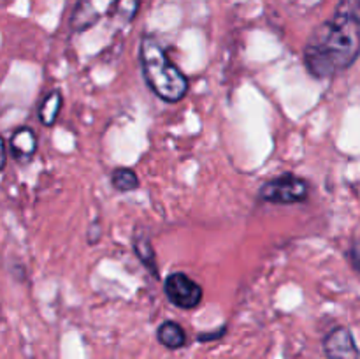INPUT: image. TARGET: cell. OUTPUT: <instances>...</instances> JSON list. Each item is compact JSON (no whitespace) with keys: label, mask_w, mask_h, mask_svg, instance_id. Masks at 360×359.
<instances>
[{"label":"cell","mask_w":360,"mask_h":359,"mask_svg":"<svg viewBox=\"0 0 360 359\" xmlns=\"http://www.w3.org/2000/svg\"><path fill=\"white\" fill-rule=\"evenodd\" d=\"M143 76L150 90L162 101L174 104L188 94L190 81L181 69L169 58L167 51L151 35H144L139 46Z\"/></svg>","instance_id":"2"},{"label":"cell","mask_w":360,"mask_h":359,"mask_svg":"<svg viewBox=\"0 0 360 359\" xmlns=\"http://www.w3.org/2000/svg\"><path fill=\"white\" fill-rule=\"evenodd\" d=\"M9 148L11 155L18 164H27L37 151V136L30 127H20L11 136Z\"/></svg>","instance_id":"6"},{"label":"cell","mask_w":360,"mask_h":359,"mask_svg":"<svg viewBox=\"0 0 360 359\" xmlns=\"http://www.w3.org/2000/svg\"><path fill=\"white\" fill-rule=\"evenodd\" d=\"M88 236H90V238H88V241L91 243V245H94V243H97L98 239H101V222H91V225H90V232H88Z\"/></svg>","instance_id":"15"},{"label":"cell","mask_w":360,"mask_h":359,"mask_svg":"<svg viewBox=\"0 0 360 359\" xmlns=\"http://www.w3.org/2000/svg\"><path fill=\"white\" fill-rule=\"evenodd\" d=\"M322 348L327 359H360L357 341L347 326L333 327L323 336Z\"/></svg>","instance_id":"5"},{"label":"cell","mask_w":360,"mask_h":359,"mask_svg":"<svg viewBox=\"0 0 360 359\" xmlns=\"http://www.w3.org/2000/svg\"><path fill=\"white\" fill-rule=\"evenodd\" d=\"M157 340L169 351H178L186 345V333L181 324L174 322V320H165L158 326Z\"/></svg>","instance_id":"7"},{"label":"cell","mask_w":360,"mask_h":359,"mask_svg":"<svg viewBox=\"0 0 360 359\" xmlns=\"http://www.w3.org/2000/svg\"><path fill=\"white\" fill-rule=\"evenodd\" d=\"M360 56V0H340L329 20L306 41L302 58L316 80H329L350 69Z\"/></svg>","instance_id":"1"},{"label":"cell","mask_w":360,"mask_h":359,"mask_svg":"<svg viewBox=\"0 0 360 359\" xmlns=\"http://www.w3.org/2000/svg\"><path fill=\"white\" fill-rule=\"evenodd\" d=\"M165 298L169 303L181 310H193L202 303L204 291L193 278H190L186 273L176 271L165 278L164 284Z\"/></svg>","instance_id":"4"},{"label":"cell","mask_w":360,"mask_h":359,"mask_svg":"<svg viewBox=\"0 0 360 359\" xmlns=\"http://www.w3.org/2000/svg\"><path fill=\"white\" fill-rule=\"evenodd\" d=\"M111 185L118 192H132L139 187V176L130 168H116L111 172Z\"/></svg>","instance_id":"11"},{"label":"cell","mask_w":360,"mask_h":359,"mask_svg":"<svg viewBox=\"0 0 360 359\" xmlns=\"http://www.w3.org/2000/svg\"><path fill=\"white\" fill-rule=\"evenodd\" d=\"M134 252H136L137 259L146 266V270L153 273V277H158L157 256H155V248L146 234L134 236Z\"/></svg>","instance_id":"9"},{"label":"cell","mask_w":360,"mask_h":359,"mask_svg":"<svg viewBox=\"0 0 360 359\" xmlns=\"http://www.w3.org/2000/svg\"><path fill=\"white\" fill-rule=\"evenodd\" d=\"M347 256H348V260H350L352 267H354L357 273H360V238H355L354 241H352Z\"/></svg>","instance_id":"13"},{"label":"cell","mask_w":360,"mask_h":359,"mask_svg":"<svg viewBox=\"0 0 360 359\" xmlns=\"http://www.w3.org/2000/svg\"><path fill=\"white\" fill-rule=\"evenodd\" d=\"M62 104H63V97L62 92L60 90H51L44 99H42L41 106H39V122L42 123L44 127H51L55 125L56 118H58L60 111H62Z\"/></svg>","instance_id":"8"},{"label":"cell","mask_w":360,"mask_h":359,"mask_svg":"<svg viewBox=\"0 0 360 359\" xmlns=\"http://www.w3.org/2000/svg\"><path fill=\"white\" fill-rule=\"evenodd\" d=\"M98 20V14L95 11V7L91 6L90 0H81L79 4L74 9L72 18H70V27L74 32H84L95 25V21Z\"/></svg>","instance_id":"10"},{"label":"cell","mask_w":360,"mask_h":359,"mask_svg":"<svg viewBox=\"0 0 360 359\" xmlns=\"http://www.w3.org/2000/svg\"><path fill=\"white\" fill-rule=\"evenodd\" d=\"M260 199L273 204L304 203L309 196V183L292 172L276 176L259 189Z\"/></svg>","instance_id":"3"},{"label":"cell","mask_w":360,"mask_h":359,"mask_svg":"<svg viewBox=\"0 0 360 359\" xmlns=\"http://www.w3.org/2000/svg\"><path fill=\"white\" fill-rule=\"evenodd\" d=\"M6 164H7V148H6V141H4V137L0 136V171L6 169Z\"/></svg>","instance_id":"16"},{"label":"cell","mask_w":360,"mask_h":359,"mask_svg":"<svg viewBox=\"0 0 360 359\" xmlns=\"http://www.w3.org/2000/svg\"><path fill=\"white\" fill-rule=\"evenodd\" d=\"M141 2H143V0H115L109 14H111L115 20H118L120 23L127 25L130 23V21H134V18L137 16V13H139L141 9Z\"/></svg>","instance_id":"12"},{"label":"cell","mask_w":360,"mask_h":359,"mask_svg":"<svg viewBox=\"0 0 360 359\" xmlns=\"http://www.w3.org/2000/svg\"><path fill=\"white\" fill-rule=\"evenodd\" d=\"M225 333H227V326H221V327H218V329H214V331L199 333V334H197V340H199L200 344H207V341H217V340H221V338L225 336Z\"/></svg>","instance_id":"14"}]
</instances>
